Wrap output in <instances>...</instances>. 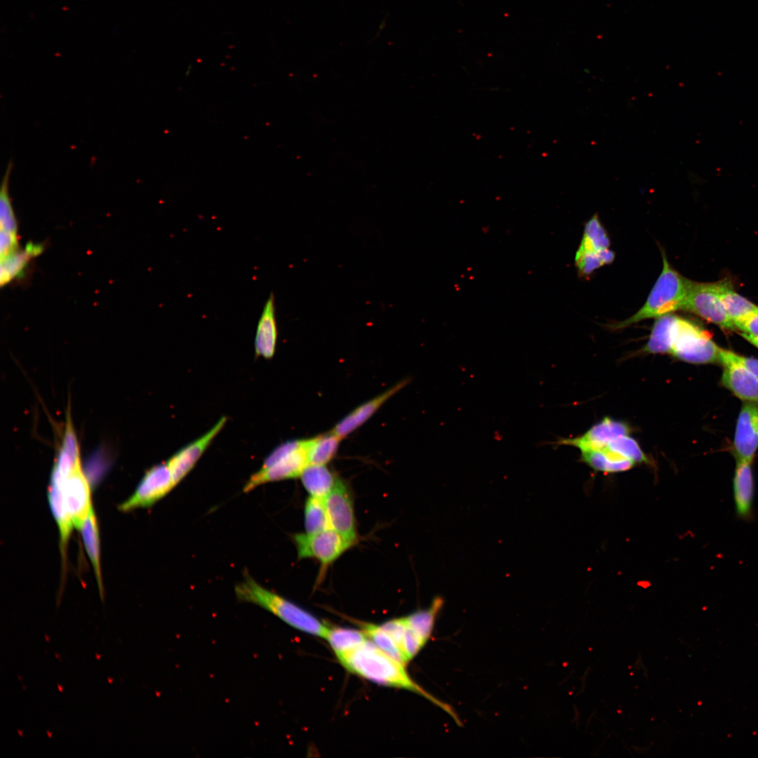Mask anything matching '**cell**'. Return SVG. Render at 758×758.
<instances>
[{"label": "cell", "instance_id": "6da1fadb", "mask_svg": "<svg viewBox=\"0 0 758 758\" xmlns=\"http://www.w3.org/2000/svg\"><path fill=\"white\" fill-rule=\"evenodd\" d=\"M337 658L347 671L360 677L380 685L403 689L421 695L458 722L456 714L448 705L424 690L410 677L405 665L390 656L369 639Z\"/></svg>", "mask_w": 758, "mask_h": 758}, {"label": "cell", "instance_id": "7a4b0ae2", "mask_svg": "<svg viewBox=\"0 0 758 758\" xmlns=\"http://www.w3.org/2000/svg\"><path fill=\"white\" fill-rule=\"evenodd\" d=\"M238 600L256 604L301 632L325 639L329 626L291 601L270 591L246 573L235 586Z\"/></svg>", "mask_w": 758, "mask_h": 758}, {"label": "cell", "instance_id": "3957f363", "mask_svg": "<svg viewBox=\"0 0 758 758\" xmlns=\"http://www.w3.org/2000/svg\"><path fill=\"white\" fill-rule=\"evenodd\" d=\"M661 253L663 270L646 302L633 315L613 324L614 329L624 328L644 319L658 318L681 310L692 281L673 269L662 249Z\"/></svg>", "mask_w": 758, "mask_h": 758}, {"label": "cell", "instance_id": "277c9868", "mask_svg": "<svg viewBox=\"0 0 758 758\" xmlns=\"http://www.w3.org/2000/svg\"><path fill=\"white\" fill-rule=\"evenodd\" d=\"M309 448L310 439L289 440L279 445L266 457L260 470L250 477L244 492L265 483L300 477L310 465Z\"/></svg>", "mask_w": 758, "mask_h": 758}, {"label": "cell", "instance_id": "5b68a950", "mask_svg": "<svg viewBox=\"0 0 758 758\" xmlns=\"http://www.w3.org/2000/svg\"><path fill=\"white\" fill-rule=\"evenodd\" d=\"M720 349L709 332L680 317L670 352L674 358L694 364H712L719 361Z\"/></svg>", "mask_w": 758, "mask_h": 758}, {"label": "cell", "instance_id": "8992f818", "mask_svg": "<svg viewBox=\"0 0 758 758\" xmlns=\"http://www.w3.org/2000/svg\"><path fill=\"white\" fill-rule=\"evenodd\" d=\"M293 539L298 558L318 560L324 571L354 544L331 528L314 534L296 533Z\"/></svg>", "mask_w": 758, "mask_h": 758}, {"label": "cell", "instance_id": "52a82bcc", "mask_svg": "<svg viewBox=\"0 0 758 758\" xmlns=\"http://www.w3.org/2000/svg\"><path fill=\"white\" fill-rule=\"evenodd\" d=\"M719 281L714 283L691 281L681 310L688 311L724 330L736 328L727 315L719 296Z\"/></svg>", "mask_w": 758, "mask_h": 758}, {"label": "cell", "instance_id": "ba28073f", "mask_svg": "<svg viewBox=\"0 0 758 758\" xmlns=\"http://www.w3.org/2000/svg\"><path fill=\"white\" fill-rule=\"evenodd\" d=\"M175 485L166 463L153 466L147 470L134 493L119 505V510L128 512L140 507H147L169 493Z\"/></svg>", "mask_w": 758, "mask_h": 758}, {"label": "cell", "instance_id": "9c48e42d", "mask_svg": "<svg viewBox=\"0 0 758 758\" xmlns=\"http://www.w3.org/2000/svg\"><path fill=\"white\" fill-rule=\"evenodd\" d=\"M51 476L60 480L66 510L74 527L79 529L93 507L90 485L81 463L65 476L53 470Z\"/></svg>", "mask_w": 758, "mask_h": 758}, {"label": "cell", "instance_id": "30bf717a", "mask_svg": "<svg viewBox=\"0 0 758 758\" xmlns=\"http://www.w3.org/2000/svg\"><path fill=\"white\" fill-rule=\"evenodd\" d=\"M324 501L330 528L355 543L357 534L353 503L347 485L338 479Z\"/></svg>", "mask_w": 758, "mask_h": 758}, {"label": "cell", "instance_id": "8fae6325", "mask_svg": "<svg viewBox=\"0 0 758 758\" xmlns=\"http://www.w3.org/2000/svg\"><path fill=\"white\" fill-rule=\"evenodd\" d=\"M719 361L723 365L722 385L745 402L758 404V378L721 348Z\"/></svg>", "mask_w": 758, "mask_h": 758}, {"label": "cell", "instance_id": "7c38bea8", "mask_svg": "<svg viewBox=\"0 0 758 758\" xmlns=\"http://www.w3.org/2000/svg\"><path fill=\"white\" fill-rule=\"evenodd\" d=\"M226 422L227 417H221L204 435L180 448L168 459L166 463L175 486L192 470Z\"/></svg>", "mask_w": 758, "mask_h": 758}, {"label": "cell", "instance_id": "4fadbf2b", "mask_svg": "<svg viewBox=\"0 0 758 758\" xmlns=\"http://www.w3.org/2000/svg\"><path fill=\"white\" fill-rule=\"evenodd\" d=\"M733 446L736 460L752 463L758 449V404L745 402L742 406Z\"/></svg>", "mask_w": 758, "mask_h": 758}, {"label": "cell", "instance_id": "5bb4252c", "mask_svg": "<svg viewBox=\"0 0 758 758\" xmlns=\"http://www.w3.org/2000/svg\"><path fill=\"white\" fill-rule=\"evenodd\" d=\"M630 432V427L625 423L605 417L582 436L560 438L553 444L572 446L580 451L597 449L606 446L619 437L628 435Z\"/></svg>", "mask_w": 758, "mask_h": 758}, {"label": "cell", "instance_id": "9a60e30c", "mask_svg": "<svg viewBox=\"0 0 758 758\" xmlns=\"http://www.w3.org/2000/svg\"><path fill=\"white\" fill-rule=\"evenodd\" d=\"M409 382L404 379L381 394L359 405L340 420L331 431L340 439L345 438L366 422L390 398Z\"/></svg>", "mask_w": 758, "mask_h": 758}, {"label": "cell", "instance_id": "2e32d148", "mask_svg": "<svg viewBox=\"0 0 758 758\" xmlns=\"http://www.w3.org/2000/svg\"><path fill=\"white\" fill-rule=\"evenodd\" d=\"M733 495L736 516L751 520L754 516V481L752 463L736 460L733 479Z\"/></svg>", "mask_w": 758, "mask_h": 758}, {"label": "cell", "instance_id": "e0dca14e", "mask_svg": "<svg viewBox=\"0 0 758 758\" xmlns=\"http://www.w3.org/2000/svg\"><path fill=\"white\" fill-rule=\"evenodd\" d=\"M277 334L274 296L272 293L265 303L257 325L254 340L255 353L257 357L269 359L274 356Z\"/></svg>", "mask_w": 758, "mask_h": 758}, {"label": "cell", "instance_id": "ac0fdd59", "mask_svg": "<svg viewBox=\"0 0 758 758\" xmlns=\"http://www.w3.org/2000/svg\"><path fill=\"white\" fill-rule=\"evenodd\" d=\"M679 319L680 317L673 313L656 318L643 351L651 354H670L677 332Z\"/></svg>", "mask_w": 758, "mask_h": 758}, {"label": "cell", "instance_id": "d6986e66", "mask_svg": "<svg viewBox=\"0 0 758 758\" xmlns=\"http://www.w3.org/2000/svg\"><path fill=\"white\" fill-rule=\"evenodd\" d=\"M581 458L592 469L604 473L625 472L635 465L634 462L612 451L607 446L597 449L581 451Z\"/></svg>", "mask_w": 758, "mask_h": 758}, {"label": "cell", "instance_id": "ffe728a7", "mask_svg": "<svg viewBox=\"0 0 758 758\" xmlns=\"http://www.w3.org/2000/svg\"><path fill=\"white\" fill-rule=\"evenodd\" d=\"M86 553L93 566L100 594L103 600V587L100 567L99 531L95 512L92 507L78 529Z\"/></svg>", "mask_w": 758, "mask_h": 758}, {"label": "cell", "instance_id": "44dd1931", "mask_svg": "<svg viewBox=\"0 0 758 758\" xmlns=\"http://www.w3.org/2000/svg\"><path fill=\"white\" fill-rule=\"evenodd\" d=\"M48 496L52 512L58 526L61 551L64 557L74 526L66 510L61 483L58 479L53 476L51 477Z\"/></svg>", "mask_w": 758, "mask_h": 758}, {"label": "cell", "instance_id": "7402d4cb", "mask_svg": "<svg viewBox=\"0 0 758 758\" xmlns=\"http://www.w3.org/2000/svg\"><path fill=\"white\" fill-rule=\"evenodd\" d=\"M300 477L310 496L321 499L326 498L338 480L326 465H308Z\"/></svg>", "mask_w": 758, "mask_h": 758}, {"label": "cell", "instance_id": "603a6c76", "mask_svg": "<svg viewBox=\"0 0 758 758\" xmlns=\"http://www.w3.org/2000/svg\"><path fill=\"white\" fill-rule=\"evenodd\" d=\"M719 296L727 315L734 324L758 312V306L735 292L729 281H719Z\"/></svg>", "mask_w": 758, "mask_h": 758}, {"label": "cell", "instance_id": "cb8c5ba5", "mask_svg": "<svg viewBox=\"0 0 758 758\" xmlns=\"http://www.w3.org/2000/svg\"><path fill=\"white\" fill-rule=\"evenodd\" d=\"M368 639L362 630L340 627H329L325 637L336 657L356 649Z\"/></svg>", "mask_w": 758, "mask_h": 758}, {"label": "cell", "instance_id": "d4e9b609", "mask_svg": "<svg viewBox=\"0 0 758 758\" xmlns=\"http://www.w3.org/2000/svg\"><path fill=\"white\" fill-rule=\"evenodd\" d=\"M41 251L39 245L28 244L20 251H14L1 259V285L3 286L17 277L25 267L28 261Z\"/></svg>", "mask_w": 758, "mask_h": 758}, {"label": "cell", "instance_id": "484cf974", "mask_svg": "<svg viewBox=\"0 0 758 758\" xmlns=\"http://www.w3.org/2000/svg\"><path fill=\"white\" fill-rule=\"evenodd\" d=\"M342 440L332 431L310 439V465H326L335 456Z\"/></svg>", "mask_w": 758, "mask_h": 758}, {"label": "cell", "instance_id": "4316f807", "mask_svg": "<svg viewBox=\"0 0 758 758\" xmlns=\"http://www.w3.org/2000/svg\"><path fill=\"white\" fill-rule=\"evenodd\" d=\"M359 625L368 638L390 656L405 665L409 662L399 646L380 625L361 622Z\"/></svg>", "mask_w": 758, "mask_h": 758}, {"label": "cell", "instance_id": "83f0119b", "mask_svg": "<svg viewBox=\"0 0 758 758\" xmlns=\"http://www.w3.org/2000/svg\"><path fill=\"white\" fill-rule=\"evenodd\" d=\"M305 528L309 534L330 528L324 499L311 496L307 498L305 506Z\"/></svg>", "mask_w": 758, "mask_h": 758}, {"label": "cell", "instance_id": "f1b7e54d", "mask_svg": "<svg viewBox=\"0 0 758 758\" xmlns=\"http://www.w3.org/2000/svg\"><path fill=\"white\" fill-rule=\"evenodd\" d=\"M610 240L601 224L597 214H594L585 224L584 234L579 248L599 251L609 248Z\"/></svg>", "mask_w": 758, "mask_h": 758}, {"label": "cell", "instance_id": "f546056e", "mask_svg": "<svg viewBox=\"0 0 758 758\" xmlns=\"http://www.w3.org/2000/svg\"><path fill=\"white\" fill-rule=\"evenodd\" d=\"M12 168L13 163L10 161L2 178L0 193V225L1 230L17 234V221L8 192L9 179Z\"/></svg>", "mask_w": 758, "mask_h": 758}, {"label": "cell", "instance_id": "4dcf8cb0", "mask_svg": "<svg viewBox=\"0 0 758 758\" xmlns=\"http://www.w3.org/2000/svg\"><path fill=\"white\" fill-rule=\"evenodd\" d=\"M607 446L623 457L632 460L635 464L649 463L647 457L641 449L639 444L628 435L616 438L610 442Z\"/></svg>", "mask_w": 758, "mask_h": 758}, {"label": "cell", "instance_id": "1f68e13d", "mask_svg": "<svg viewBox=\"0 0 758 758\" xmlns=\"http://www.w3.org/2000/svg\"><path fill=\"white\" fill-rule=\"evenodd\" d=\"M575 263L581 275H589L604 265L597 252L579 248L576 253Z\"/></svg>", "mask_w": 758, "mask_h": 758}, {"label": "cell", "instance_id": "d6a6232c", "mask_svg": "<svg viewBox=\"0 0 758 758\" xmlns=\"http://www.w3.org/2000/svg\"><path fill=\"white\" fill-rule=\"evenodd\" d=\"M380 626L390 635L402 651L404 639L407 628L405 618L392 619L383 623Z\"/></svg>", "mask_w": 758, "mask_h": 758}, {"label": "cell", "instance_id": "836d02e7", "mask_svg": "<svg viewBox=\"0 0 758 758\" xmlns=\"http://www.w3.org/2000/svg\"><path fill=\"white\" fill-rule=\"evenodd\" d=\"M18 247L17 234L1 230L0 253L1 259L16 251Z\"/></svg>", "mask_w": 758, "mask_h": 758}, {"label": "cell", "instance_id": "e575fe53", "mask_svg": "<svg viewBox=\"0 0 758 758\" xmlns=\"http://www.w3.org/2000/svg\"><path fill=\"white\" fill-rule=\"evenodd\" d=\"M742 332L758 336V312L735 323Z\"/></svg>", "mask_w": 758, "mask_h": 758}, {"label": "cell", "instance_id": "d590c367", "mask_svg": "<svg viewBox=\"0 0 758 758\" xmlns=\"http://www.w3.org/2000/svg\"><path fill=\"white\" fill-rule=\"evenodd\" d=\"M726 351L731 359L742 364L758 378V359L742 356L727 350Z\"/></svg>", "mask_w": 758, "mask_h": 758}, {"label": "cell", "instance_id": "8d00e7d4", "mask_svg": "<svg viewBox=\"0 0 758 758\" xmlns=\"http://www.w3.org/2000/svg\"><path fill=\"white\" fill-rule=\"evenodd\" d=\"M597 253L604 265L610 264L614 260V253L609 248L600 250Z\"/></svg>", "mask_w": 758, "mask_h": 758}, {"label": "cell", "instance_id": "74e56055", "mask_svg": "<svg viewBox=\"0 0 758 758\" xmlns=\"http://www.w3.org/2000/svg\"><path fill=\"white\" fill-rule=\"evenodd\" d=\"M740 335L743 338H745L747 341H748L750 343H751L754 347L758 348V336H756V335H752V334H750V333H745V332H742L740 333Z\"/></svg>", "mask_w": 758, "mask_h": 758}]
</instances>
